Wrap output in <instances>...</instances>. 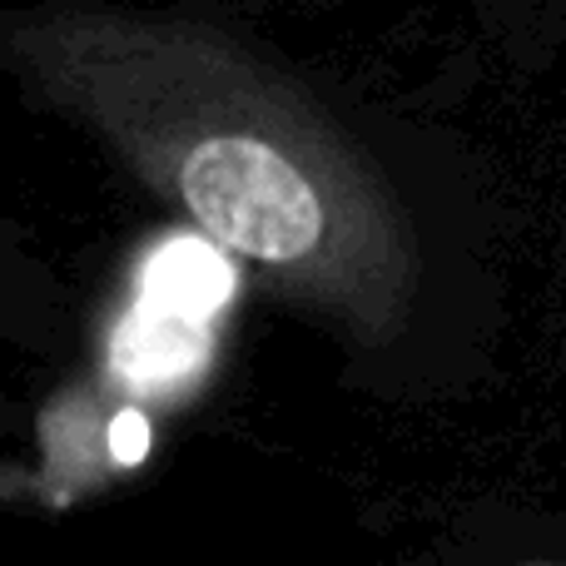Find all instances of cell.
Here are the masks:
<instances>
[{
    "label": "cell",
    "instance_id": "obj_3",
    "mask_svg": "<svg viewBox=\"0 0 566 566\" xmlns=\"http://www.w3.org/2000/svg\"><path fill=\"white\" fill-rule=\"evenodd\" d=\"M234 289H239V264L199 234L165 239L145 259V274H139V303L195 323H209L214 313H224Z\"/></svg>",
    "mask_w": 566,
    "mask_h": 566
},
{
    "label": "cell",
    "instance_id": "obj_1",
    "mask_svg": "<svg viewBox=\"0 0 566 566\" xmlns=\"http://www.w3.org/2000/svg\"><path fill=\"white\" fill-rule=\"evenodd\" d=\"M6 60L274 298L363 348L408 333L422 259L398 195L254 45L189 15L35 10L10 20Z\"/></svg>",
    "mask_w": 566,
    "mask_h": 566
},
{
    "label": "cell",
    "instance_id": "obj_2",
    "mask_svg": "<svg viewBox=\"0 0 566 566\" xmlns=\"http://www.w3.org/2000/svg\"><path fill=\"white\" fill-rule=\"evenodd\" d=\"M214 358V328L195 318H175L165 308H135L119 318L109 338V368L139 398H179L209 373Z\"/></svg>",
    "mask_w": 566,
    "mask_h": 566
}]
</instances>
